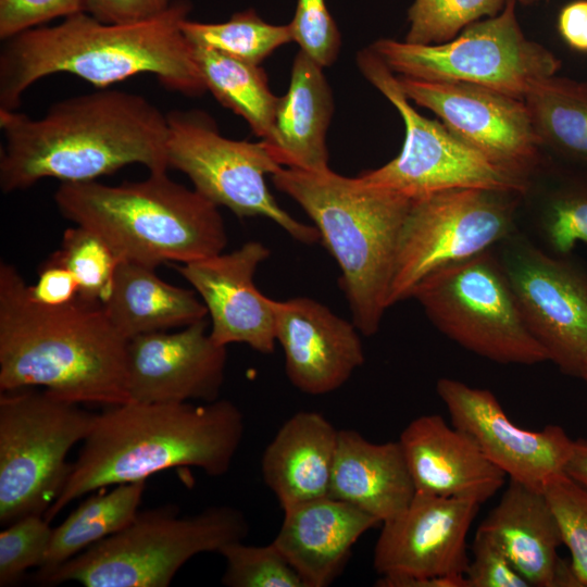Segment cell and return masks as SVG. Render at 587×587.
<instances>
[{"instance_id":"603a6c76","label":"cell","mask_w":587,"mask_h":587,"mask_svg":"<svg viewBox=\"0 0 587 587\" xmlns=\"http://www.w3.org/2000/svg\"><path fill=\"white\" fill-rule=\"evenodd\" d=\"M283 511L282 525L272 542L305 587L329 586L344 570L359 538L380 524L375 516L330 496Z\"/></svg>"},{"instance_id":"f546056e","label":"cell","mask_w":587,"mask_h":587,"mask_svg":"<svg viewBox=\"0 0 587 587\" xmlns=\"http://www.w3.org/2000/svg\"><path fill=\"white\" fill-rule=\"evenodd\" d=\"M192 51L207 90L241 116L261 140L272 145L278 97L272 93L265 72L208 48L192 46Z\"/></svg>"},{"instance_id":"7a4b0ae2","label":"cell","mask_w":587,"mask_h":587,"mask_svg":"<svg viewBox=\"0 0 587 587\" xmlns=\"http://www.w3.org/2000/svg\"><path fill=\"white\" fill-rule=\"evenodd\" d=\"M190 3L174 0L163 13L138 22L105 23L86 11L53 26H38L7 40L0 53V109L17 110L37 80L59 73L107 88L152 74L185 96L207 91L192 46L182 30Z\"/></svg>"},{"instance_id":"5b68a950","label":"cell","mask_w":587,"mask_h":587,"mask_svg":"<svg viewBox=\"0 0 587 587\" xmlns=\"http://www.w3.org/2000/svg\"><path fill=\"white\" fill-rule=\"evenodd\" d=\"M272 182L312 220L340 268L353 324L364 336L375 335L389 308L398 240L412 199L330 168L282 167Z\"/></svg>"},{"instance_id":"3957f363","label":"cell","mask_w":587,"mask_h":587,"mask_svg":"<svg viewBox=\"0 0 587 587\" xmlns=\"http://www.w3.org/2000/svg\"><path fill=\"white\" fill-rule=\"evenodd\" d=\"M15 266L0 264V391L41 387L76 403L129 402L127 346L102 304L34 301Z\"/></svg>"},{"instance_id":"4fadbf2b","label":"cell","mask_w":587,"mask_h":587,"mask_svg":"<svg viewBox=\"0 0 587 587\" xmlns=\"http://www.w3.org/2000/svg\"><path fill=\"white\" fill-rule=\"evenodd\" d=\"M520 198L460 188L412 199L398 240L389 307L410 298L432 272L492 249L514 233Z\"/></svg>"},{"instance_id":"44dd1931","label":"cell","mask_w":587,"mask_h":587,"mask_svg":"<svg viewBox=\"0 0 587 587\" xmlns=\"http://www.w3.org/2000/svg\"><path fill=\"white\" fill-rule=\"evenodd\" d=\"M398 441L415 492L470 498L482 504L505 483L507 474L487 459L476 441L438 414L412 420Z\"/></svg>"},{"instance_id":"7bdbcfd3","label":"cell","mask_w":587,"mask_h":587,"mask_svg":"<svg viewBox=\"0 0 587 587\" xmlns=\"http://www.w3.org/2000/svg\"><path fill=\"white\" fill-rule=\"evenodd\" d=\"M558 29L572 49L587 52V0L564 5L558 16Z\"/></svg>"},{"instance_id":"d590c367","label":"cell","mask_w":587,"mask_h":587,"mask_svg":"<svg viewBox=\"0 0 587 587\" xmlns=\"http://www.w3.org/2000/svg\"><path fill=\"white\" fill-rule=\"evenodd\" d=\"M544 492L557 516L578 586H587V490L564 473L548 480Z\"/></svg>"},{"instance_id":"4dcf8cb0","label":"cell","mask_w":587,"mask_h":587,"mask_svg":"<svg viewBox=\"0 0 587 587\" xmlns=\"http://www.w3.org/2000/svg\"><path fill=\"white\" fill-rule=\"evenodd\" d=\"M544 193L537 226L555 255H571L578 242L587 243V171L561 163Z\"/></svg>"},{"instance_id":"9a60e30c","label":"cell","mask_w":587,"mask_h":587,"mask_svg":"<svg viewBox=\"0 0 587 587\" xmlns=\"http://www.w3.org/2000/svg\"><path fill=\"white\" fill-rule=\"evenodd\" d=\"M398 82L409 100L497 165L529 180L541 167L542 148L524 100L466 83L404 76Z\"/></svg>"},{"instance_id":"f1b7e54d","label":"cell","mask_w":587,"mask_h":587,"mask_svg":"<svg viewBox=\"0 0 587 587\" xmlns=\"http://www.w3.org/2000/svg\"><path fill=\"white\" fill-rule=\"evenodd\" d=\"M146 480L115 485L88 497L55 528L37 582L90 546L128 525L139 512Z\"/></svg>"},{"instance_id":"ffe728a7","label":"cell","mask_w":587,"mask_h":587,"mask_svg":"<svg viewBox=\"0 0 587 587\" xmlns=\"http://www.w3.org/2000/svg\"><path fill=\"white\" fill-rule=\"evenodd\" d=\"M273 310L286 375L301 392L335 391L363 365V345L353 322L308 297L273 299Z\"/></svg>"},{"instance_id":"e0dca14e","label":"cell","mask_w":587,"mask_h":587,"mask_svg":"<svg viewBox=\"0 0 587 587\" xmlns=\"http://www.w3.org/2000/svg\"><path fill=\"white\" fill-rule=\"evenodd\" d=\"M436 391L452 425L467 433L510 479L544 489L548 480L563 473L573 440L561 426L524 429L509 419L490 390L457 379H438Z\"/></svg>"},{"instance_id":"277c9868","label":"cell","mask_w":587,"mask_h":587,"mask_svg":"<svg viewBox=\"0 0 587 587\" xmlns=\"http://www.w3.org/2000/svg\"><path fill=\"white\" fill-rule=\"evenodd\" d=\"M243 432L242 412L227 399L109 407L96 415L45 517L50 522L72 501L97 489L147 480L175 467L222 476L230 469Z\"/></svg>"},{"instance_id":"d6986e66","label":"cell","mask_w":587,"mask_h":587,"mask_svg":"<svg viewBox=\"0 0 587 587\" xmlns=\"http://www.w3.org/2000/svg\"><path fill=\"white\" fill-rule=\"evenodd\" d=\"M270 249L251 240L238 249L179 264L177 272L193 287L208 310L210 336L218 345L245 344L271 354L274 351L273 299L254 285V274Z\"/></svg>"},{"instance_id":"e575fe53","label":"cell","mask_w":587,"mask_h":587,"mask_svg":"<svg viewBox=\"0 0 587 587\" xmlns=\"http://www.w3.org/2000/svg\"><path fill=\"white\" fill-rule=\"evenodd\" d=\"M225 559L222 584L228 587H305L302 578L273 544L236 541L218 552Z\"/></svg>"},{"instance_id":"5bb4252c","label":"cell","mask_w":587,"mask_h":587,"mask_svg":"<svg viewBox=\"0 0 587 587\" xmlns=\"http://www.w3.org/2000/svg\"><path fill=\"white\" fill-rule=\"evenodd\" d=\"M496 254L536 340L565 375L587 367V270L542 250L515 230Z\"/></svg>"},{"instance_id":"83f0119b","label":"cell","mask_w":587,"mask_h":587,"mask_svg":"<svg viewBox=\"0 0 587 587\" xmlns=\"http://www.w3.org/2000/svg\"><path fill=\"white\" fill-rule=\"evenodd\" d=\"M542 149L587 171V82L550 76L524 98Z\"/></svg>"},{"instance_id":"8992f818","label":"cell","mask_w":587,"mask_h":587,"mask_svg":"<svg viewBox=\"0 0 587 587\" xmlns=\"http://www.w3.org/2000/svg\"><path fill=\"white\" fill-rule=\"evenodd\" d=\"M54 201L65 218L99 235L121 261L152 268L186 264L227 245L218 207L171 179L167 171L121 185L61 183Z\"/></svg>"},{"instance_id":"30bf717a","label":"cell","mask_w":587,"mask_h":587,"mask_svg":"<svg viewBox=\"0 0 587 587\" xmlns=\"http://www.w3.org/2000/svg\"><path fill=\"white\" fill-rule=\"evenodd\" d=\"M509 0L497 15L476 21L453 39L416 45L378 39L372 50L400 76L427 82H459L522 99L539 82L557 75L560 59L528 39Z\"/></svg>"},{"instance_id":"ee69618b","label":"cell","mask_w":587,"mask_h":587,"mask_svg":"<svg viewBox=\"0 0 587 587\" xmlns=\"http://www.w3.org/2000/svg\"><path fill=\"white\" fill-rule=\"evenodd\" d=\"M563 473L587 490V440H573L571 453L564 465Z\"/></svg>"},{"instance_id":"4316f807","label":"cell","mask_w":587,"mask_h":587,"mask_svg":"<svg viewBox=\"0 0 587 587\" xmlns=\"http://www.w3.org/2000/svg\"><path fill=\"white\" fill-rule=\"evenodd\" d=\"M196 291L160 278L155 268L121 261L110 296L102 304L114 328L127 340L145 334L183 328L208 317Z\"/></svg>"},{"instance_id":"836d02e7","label":"cell","mask_w":587,"mask_h":587,"mask_svg":"<svg viewBox=\"0 0 587 587\" xmlns=\"http://www.w3.org/2000/svg\"><path fill=\"white\" fill-rule=\"evenodd\" d=\"M509 0H414L404 41L438 45L457 37L470 24L499 14Z\"/></svg>"},{"instance_id":"f6af8a7d","label":"cell","mask_w":587,"mask_h":587,"mask_svg":"<svg viewBox=\"0 0 587 587\" xmlns=\"http://www.w3.org/2000/svg\"><path fill=\"white\" fill-rule=\"evenodd\" d=\"M517 1L521 2L524 5H530V4H534V3H537V2L544 1V0H517Z\"/></svg>"},{"instance_id":"484cf974","label":"cell","mask_w":587,"mask_h":587,"mask_svg":"<svg viewBox=\"0 0 587 587\" xmlns=\"http://www.w3.org/2000/svg\"><path fill=\"white\" fill-rule=\"evenodd\" d=\"M322 66L303 51L294 59L287 92L278 97L271 146L283 167L309 172L329 168L326 134L333 96Z\"/></svg>"},{"instance_id":"7402d4cb","label":"cell","mask_w":587,"mask_h":587,"mask_svg":"<svg viewBox=\"0 0 587 587\" xmlns=\"http://www.w3.org/2000/svg\"><path fill=\"white\" fill-rule=\"evenodd\" d=\"M476 532L499 546L530 587L578 586L571 564L558 554L562 535L542 489L510 479Z\"/></svg>"},{"instance_id":"ac0fdd59","label":"cell","mask_w":587,"mask_h":587,"mask_svg":"<svg viewBox=\"0 0 587 587\" xmlns=\"http://www.w3.org/2000/svg\"><path fill=\"white\" fill-rule=\"evenodd\" d=\"M226 360V347L210 336L208 317L178 332L136 336L127 346L129 401H215L224 384Z\"/></svg>"},{"instance_id":"2e32d148","label":"cell","mask_w":587,"mask_h":587,"mask_svg":"<svg viewBox=\"0 0 587 587\" xmlns=\"http://www.w3.org/2000/svg\"><path fill=\"white\" fill-rule=\"evenodd\" d=\"M480 503L470 498L415 492L409 505L382 523L373 566L380 587L401 580L464 575L466 536Z\"/></svg>"},{"instance_id":"6da1fadb","label":"cell","mask_w":587,"mask_h":587,"mask_svg":"<svg viewBox=\"0 0 587 587\" xmlns=\"http://www.w3.org/2000/svg\"><path fill=\"white\" fill-rule=\"evenodd\" d=\"M0 187L5 193L43 178L97 180L129 164L149 173L168 170L166 114L125 90L107 87L71 97L39 118L0 109Z\"/></svg>"},{"instance_id":"9c48e42d","label":"cell","mask_w":587,"mask_h":587,"mask_svg":"<svg viewBox=\"0 0 587 587\" xmlns=\"http://www.w3.org/2000/svg\"><path fill=\"white\" fill-rule=\"evenodd\" d=\"M410 298L440 333L479 357L500 364L548 361L523 317L495 248L432 272Z\"/></svg>"},{"instance_id":"60d3db41","label":"cell","mask_w":587,"mask_h":587,"mask_svg":"<svg viewBox=\"0 0 587 587\" xmlns=\"http://www.w3.org/2000/svg\"><path fill=\"white\" fill-rule=\"evenodd\" d=\"M30 298L42 305L61 307L78 297L73 273L52 253L38 270L37 280L27 285Z\"/></svg>"},{"instance_id":"d4e9b609","label":"cell","mask_w":587,"mask_h":587,"mask_svg":"<svg viewBox=\"0 0 587 587\" xmlns=\"http://www.w3.org/2000/svg\"><path fill=\"white\" fill-rule=\"evenodd\" d=\"M415 495L400 442H372L339 429L329 496L375 516L380 524L404 510Z\"/></svg>"},{"instance_id":"ab89813d","label":"cell","mask_w":587,"mask_h":587,"mask_svg":"<svg viewBox=\"0 0 587 587\" xmlns=\"http://www.w3.org/2000/svg\"><path fill=\"white\" fill-rule=\"evenodd\" d=\"M86 0H0V38L85 11Z\"/></svg>"},{"instance_id":"52a82bcc","label":"cell","mask_w":587,"mask_h":587,"mask_svg":"<svg viewBox=\"0 0 587 587\" xmlns=\"http://www.w3.org/2000/svg\"><path fill=\"white\" fill-rule=\"evenodd\" d=\"M249 524L232 505H211L180 516L166 504L143 512L125 527L64 562L38 583L75 582L85 587H166L197 554L220 552L243 540Z\"/></svg>"},{"instance_id":"8d00e7d4","label":"cell","mask_w":587,"mask_h":587,"mask_svg":"<svg viewBox=\"0 0 587 587\" xmlns=\"http://www.w3.org/2000/svg\"><path fill=\"white\" fill-rule=\"evenodd\" d=\"M42 514H28L0 533V586L17 583L24 573L39 567L47 554L53 528Z\"/></svg>"},{"instance_id":"d6a6232c","label":"cell","mask_w":587,"mask_h":587,"mask_svg":"<svg viewBox=\"0 0 587 587\" xmlns=\"http://www.w3.org/2000/svg\"><path fill=\"white\" fill-rule=\"evenodd\" d=\"M53 254L75 276L78 297L104 303L121 262L105 240L90 229L76 225L64 230L61 248Z\"/></svg>"},{"instance_id":"bcb514c9","label":"cell","mask_w":587,"mask_h":587,"mask_svg":"<svg viewBox=\"0 0 587 587\" xmlns=\"http://www.w3.org/2000/svg\"><path fill=\"white\" fill-rule=\"evenodd\" d=\"M580 378H582V379L586 383V385H587V367L585 369V371H584V373H583V375H582Z\"/></svg>"},{"instance_id":"74e56055","label":"cell","mask_w":587,"mask_h":587,"mask_svg":"<svg viewBox=\"0 0 587 587\" xmlns=\"http://www.w3.org/2000/svg\"><path fill=\"white\" fill-rule=\"evenodd\" d=\"M289 25L301 51L322 67L334 63L340 48V35L325 0H297Z\"/></svg>"},{"instance_id":"cb8c5ba5","label":"cell","mask_w":587,"mask_h":587,"mask_svg":"<svg viewBox=\"0 0 587 587\" xmlns=\"http://www.w3.org/2000/svg\"><path fill=\"white\" fill-rule=\"evenodd\" d=\"M339 429L324 415L300 411L277 430L262 455L265 485L284 510L329 496Z\"/></svg>"},{"instance_id":"b9f144b4","label":"cell","mask_w":587,"mask_h":587,"mask_svg":"<svg viewBox=\"0 0 587 587\" xmlns=\"http://www.w3.org/2000/svg\"><path fill=\"white\" fill-rule=\"evenodd\" d=\"M174 0H86L85 11L101 22L132 23L157 16Z\"/></svg>"},{"instance_id":"8fae6325","label":"cell","mask_w":587,"mask_h":587,"mask_svg":"<svg viewBox=\"0 0 587 587\" xmlns=\"http://www.w3.org/2000/svg\"><path fill=\"white\" fill-rule=\"evenodd\" d=\"M357 62L363 76L396 108L405 129L400 153L385 165L363 172L361 179L411 199L460 188H479L525 196L532 180L497 165L449 129L420 114L403 93L398 77L366 48Z\"/></svg>"},{"instance_id":"1f68e13d","label":"cell","mask_w":587,"mask_h":587,"mask_svg":"<svg viewBox=\"0 0 587 587\" xmlns=\"http://www.w3.org/2000/svg\"><path fill=\"white\" fill-rule=\"evenodd\" d=\"M182 30L192 46L255 65L294 40L289 24H270L253 10L237 12L222 23H201L187 17L182 22Z\"/></svg>"},{"instance_id":"7c38bea8","label":"cell","mask_w":587,"mask_h":587,"mask_svg":"<svg viewBox=\"0 0 587 587\" xmlns=\"http://www.w3.org/2000/svg\"><path fill=\"white\" fill-rule=\"evenodd\" d=\"M166 117L168 168L184 173L197 192L238 217H266L299 242L320 241L317 229L291 216L268 190L266 175L283 166L266 141L228 139L200 110H173Z\"/></svg>"},{"instance_id":"ba28073f","label":"cell","mask_w":587,"mask_h":587,"mask_svg":"<svg viewBox=\"0 0 587 587\" xmlns=\"http://www.w3.org/2000/svg\"><path fill=\"white\" fill-rule=\"evenodd\" d=\"M46 389L0 392V524L47 512L71 471V449L96 419Z\"/></svg>"},{"instance_id":"f35d334b","label":"cell","mask_w":587,"mask_h":587,"mask_svg":"<svg viewBox=\"0 0 587 587\" xmlns=\"http://www.w3.org/2000/svg\"><path fill=\"white\" fill-rule=\"evenodd\" d=\"M464 576L469 587H530L499 546L477 532Z\"/></svg>"}]
</instances>
